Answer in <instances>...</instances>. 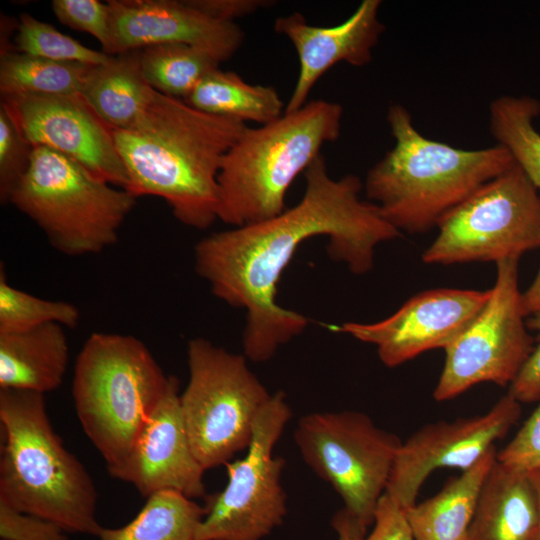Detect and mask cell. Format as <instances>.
Returning a JSON list of instances; mask_svg holds the SVG:
<instances>
[{
	"label": "cell",
	"instance_id": "6da1fadb",
	"mask_svg": "<svg viewBox=\"0 0 540 540\" xmlns=\"http://www.w3.org/2000/svg\"><path fill=\"white\" fill-rule=\"evenodd\" d=\"M304 177V194L293 207L257 223L212 233L194 248L195 270L212 293L246 311L242 345L244 356L254 362L271 359L309 323L276 299L282 273L304 241L328 237L329 256L363 275L373 268L377 246L401 235L375 204L361 199L360 178H332L322 154Z\"/></svg>",
	"mask_w": 540,
	"mask_h": 540
},
{
	"label": "cell",
	"instance_id": "7a4b0ae2",
	"mask_svg": "<svg viewBox=\"0 0 540 540\" xmlns=\"http://www.w3.org/2000/svg\"><path fill=\"white\" fill-rule=\"evenodd\" d=\"M247 127L154 90L134 123L112 129L128 175L125 190L160 197L179 222L207 229L218 219L223 158Z\"/></svg>",
	"mask_w": 540,
	"mask_h": 540
},
{
	"label": "cell",
	"instance_id": "3957f363",
	"mask_svg": "<svg viewBox=\"0 0 540 540\" xmlns=\"http://www.w3.org/2000/svg\"><path fill=\"white\" fill-rule=\"evenodd\" d=\"M394 146L365 177L367 200L399 232L425 233L514 164L504 147L461 149L422 135L401 104L387 110Z\"/></svg>",
	"mask_w": 540,
	"mask_h": 540
},
{
	"label": "cell",
	"instance_id": "277c9868",
	"mask_svg": "<svg viewBox=\"0 0 540 540\" xmlns=\"http://www.w3.org/2000/svg\"><path fill=\"white\" fill-rule=\"evenodd\" d=\"M0 499L68 533L98 536L97 491L48 417L44 394L0 389Z\"/></svg>",
	"mask_w": 540,
	"mask_h": 540
},
{
	"label": "cell",
	"instance_id": "5b68a950",
	"mask_svg": "<svg viewBox=\"0 0 540 540\" xmlns=\"http://www.w3.org/2000/svg\"><path fill=\"white\" fill-rule=\"evenodd\" d=\"M343 107L314 99L256 128L247 127L223 158L218 175L222 222L240 227L282 213L287 191L341 134Z\"/></svg>",
	"mask_w": 540,
	"mask_h": 540
},
{
	"label": "cell",
	"instance_id": "8992f818",
	"mask_svg": "<svg viewBox=\"0 0 540 540\" xmlns=\"http://www.w3.org/2000/svg\"><path fill=\"white\" fill-rule=\"evenodd\" d=\"M173 377L132 335L95 332L87 338L75 362L72 395L81 427L109 473L126 460Z\"/></svg>",
	"mask_w": 540,
	"mask_h": 540
},
{
	"label": "cell",
	"instance_id": "52a82bcc",
	"mask_svg": "<svg viewBox=\"0 0 540 540\" xmlns=\"http://www.w3.org/2000/svg\"><path fill=\"white\" fill-rule=\"evenodd\" d=\"M136 200L71 158L34 147L28 171L9 203L44 232L55 250L76 257L114 245Z\"/></svg>",
	"mask_w": 540,
	"mask_h": 540
},
{
	"label": "cell",
	"instance_id": "ba28073f",
	"mask_svg": "<svg viewBox=\"0 0 540 540\" xmlns=\"http://www.w3.org/2000/svg\"><path fill=\"white\" fill-rule=\"evenodd\" d=\"M247 360L204 338L188 341L189 379L179 404L192 450L205 471L248 448L258 414L271 398Z\"/></svg>",
	"mask_w": 540,
	"mask_h": 540
},
{
	"label": "cell",
	"instance_id": "9c48e42d",
	"mask_svg": "<svg viewBox=\"0 0 540 540\" xmlns=\"http://www.w3.org/2000/svg\"><path fill=\"white\" fill-rule=\"evenodd\" d=\"M426 264L499 262L540 247V193L514 164L438 223Z\"/></svg>",
	"mask_w": 540,
	"mask_h": 540
},
{
	"label": "cell",
	"instance_id": "30bf717a",
	"mask_svg": "<svg viewBox=\"0 0 540 540\" xmlns=\"http://www.w3.org/2000/svg\"><path fill=\"white\" fill-rule=\"evenodd\" d=\"M294 440L305 463L338 493L343 508L371 525L403 441L358 411L306 414Z\"/></svg>",
	"mask_w": 540,
	"mask_h": 540
},
{
	"label": "cell",
	"instance_id": "8fae6325",
	"mask_svg": "<svg viewBox=\"0 0 540 540\" xmlns=\"http://www.w3.org/2000/svg\"><path fill=\"white\" fill-rule=\"evenodd\" d=\"M291 416L285 394H272L255 421L246 455L225 464L228 482L209 496L196 540H261L282 524L285 461L273 450Z\"/></svg>",
	"mask_w": 540,
	"mask_h": 540
},
{
	"label": "cell",
	"instance_id": "7c38bea8",
	"mask_svg": "<svg viewBox=\"0 0 540 540\" xmlns=\"http://www.w3.org/2000/svg\"><path fill=\"white\" fill-rule=\"evenodd\" d=\"M519 258L496 263L490 297L478 315L445 350V362L433 392L436 401L450 400L470 387L491 382L511 385L535 345L521 307Z\"/></svg>",
	"mask_w": 540,
	"mask_h": 540
},
{
	"label": "cell",
	"instance_id": "4fadbf2b",
	"mask_svg": "<svg viewBox=\"0 0 540 540\" xmlns=\"http://www.w3.org/2000/svg\"><path fill=\"white\" fill-rule=\"evenodd\" d=\"M521 413V403L507 393L484 414L423 426L402 442L385 493L407 510L431 473L446 467L469 469L509 432Z\"/></svg>",
	"mask_w": 540,
	"mask_h": 540
},
{
	"label": "cell",
	"instance_id": "5bb4252c",
	"mask_svg": "<svg viewBox=\"0 0 540 540\" xmlns=\"http://www.w3.org/2000/svg\"><path fill=\"white\" fill-rule=\"evenodd\" d=\"M33 147H46L79 163L95 177L125 189L128 175L112 129L80 94L1 97Z\"/></svg>",
	"mask_w": 540,
	"mask_h": 540
},
{
	"label": "cell",
	"instance_id": "9a60e30c",
	"mask_svg": "<svg viewBox=\"0 0 540 540\" xmlns=\"http://www.w3.org/2000/svg\"><path fill=\"white\" fill-rule=\"evenodd\" d=\"M489 297L490 289H431L412 296L381 321L347 322L334 329L375 345L381 362L392 368L428 350L448 347Z\"/></svg>",
	"mask_w": 540,
	"mask_h": 540
},
{
	"label": "cell",
	"instance_id": "2e32d148",
	"mask_svg": "<svg viewBox=\"0 0 540 540\" xmlns=\"http://www.w3.org/2000/svg\"><path fill=\"white\" fill-rule=\"evenodd\" d=\"M111 42L107 55L169 43L200 48L220 63L241 47L244 32L235 22L200 12L187 0H109Z\"/></svg>",
	"mask_w": 540,
	"mask_h": 540
},
{
	"label": "cell",
	"instance_id": "e0dca14e",
	"mask_svg": "<svg viewBox=\"0 0 540 540\" xmlns=\"http://www.w3.org/2000/svg\"><path fill=\"white\" fill-rule=\"evenodd\" d=\"M179 383L171 385L153 410L126 460L109 473L143 496L173 490L194 499L206 495L204 468L197 460L179 404Z\"/></svg>",
	"mask_w": 540,
	"mask_h": 540
},
{
	"label": "cell",
	"instance_id": "ac0fdd59",
	"mask_svg": "<svg viewBox=\"0 0 540 540\" xmlns=\"http://www.w3.org/2000/svg\"><path fill=\"white\" fill-rule=\"evenodd\" d=\"M381 3L363 0L344 22L330 27L311 25L300 12L275 19V32L290 40L299 62L298 77L285 112L303 107L317 81L337 63L363 67L372 61L373 49L385 30L379 19Z\"/></svg>",
	"mask_w": 540,
	"mask_h": 540
},
{
	"label": "cell",
	"instance_id": "d6986e66",
	"mask_svg": "<svg viewBox=\"0 0 540 540\" xmlns=\"http://www.w3.org/2000/svg\"><path fill=\"white\" fill-rule=\"evenodd\" d=\"M540 511L529 473L496 460L477 502L467 540H533Z\"/></svg>",
	"mask_w": 540,
	"mask_h": 540
},
{
	"label": "cell",
	"instance_id": "ffe728a7",
	"mask_svg": "<svg viewBox=\"0 0 540 540\" xmlns=\"http://www.w3.org/2000/svg\"><path fill=\"white\" fill-rule=\"evenodd\" d=\"M68 362L69 345L60 324L0 332V389L51 392L62 384Z\"/></svg>",
	"mask_w": 540,
	"mask_h": 540
},
{
	"label": "cell",
	"instance_id": "44dd1931",
	"mask_svg": "<svg viewBox=\"0 0 540 540\" xmlns=\"http://www.w3.org/2000/svg\"><path fill=\"white\" fill-rule=\"evenodd\" d=\"M496 460L495 446L436 495L405 510L415 540H467L482 486Z\"/></svg>",
	"mask_w": 540,
	"mask_h": 540
},
{
	"label": "cell",
	"instance_id": "7402d4cb",
	"mask_svg": "<svg viewBox=\"0 0 540 540\" xmlns=\"http://www.w3.org/2000/svg\"><path fill=\"white\" fill-rule=\"evenodd\" d=\"M154 90L143 76L136 50L94 65L80 95L111 129H123L145 111Z\"/></svg>",
	"mask_w": 540,
	"mask_h": 540
},
{
	"label": "cell",
	"instance_id": "603a6c76",
	"mask_svg": "<svg viewBox=\"0 0 540 540\" xmlns=\"http://www.w3.org/2000/svg\"><path fill=\"white\" fill-rule=\"evenodd\" d=\"M184 101L208 114L259 125L268 124L285 112L274 87L248 83L237 73L220 68L209 72Z\"/></svg>",
	"mask_w": 540,
	"mask_h": 540
},
{
	"label": "cell",
	"instance_id": "cb8c5ba5",
	"mask_svg": "<svg viewBox=\"0 0 540 540\" xmlns=\"http://www.w3.org/2000/svg\"><path fill=\"white\" fill-rule=\"evenodd\" d=\"M205 508L184 494L164 490L147 497L138 514L117 528L102 527L99 540H196Z\"/></svg>",
	"mask_w": 540,
	"mask_h": 540
},
{
	"label": "cell",
	"instance_id": "d4e9b609",
	"mask_svg": "<svg viewBox=\"0 0 540 540\" xmlns=\"http://www.w3.org/2000/svg\"><path fill=\"white\" fill-rule=\"evenodd\" d=\"M93 66L11 51L0 57L1 97L81 94Z\"/></svg>",
	"mask_w": 540,
	"mask_h": 540
},
{
	"label": "cell",
	"instance_id": "484cf974",
	"mask_svg": "<svg viewBox=\"0 0 540 540\" xmlns=\"http://www.w3.org/2000/svg\"><path fill=\"white\" fill-rule=\"evenodd\" d=\"M540 102L530 96L503 95L489 106L490 133L540 193V133L533 121Z\"/></svg>",
	"mask_w": 540,
	"mask_h": 540
},
{
	"label": "cell",
	"instance_id": "4316f807",
	"mask_svg": "<svg viewBox=\"0 0 540 540\" xmlns=\"http://www.w3.org/2000/svg\"><path fill=\"white\" fill-rule=\"evenodd\" d=\"M143 76L156 91L185 100L220 62L208 52L187 44L169 43L140 50Z\"/></svg>",
	"mask_w": 540,
	"mask_h": 540
},
{
	"label": "cell",
	"instance_id": "83f0119b",
	"mask_svg": "<svg viewBox=\"0 0 540 540\" xmlns=\"http://www.w3.org/2000/svg\"><path fill=\"white\" fill-rule=\"evenodd\" d=\"M80 311L72 303L47 300L7 282L5 270H0V332L20 331L48 323L74 328Z\"/></svg>",
	"mask_w": 540,
	"mask_h": 540
},
{
	"label": "cell",
	"instance_id": "f1b7e54d",
	"mask_svg": "<svg viewBox=\"0 0 540 540\" xmlns=\"http://www.w3.org/2000/svg\"><path fill=\"white\" fill-rule=\"evenodd\" d=\"M14 40L17 52L55 61L100 65L111 57L84 46L28 13L20 15Z\"/></svg>",
	"mask_w": 540,
	"mask_h": 540
},
{
	"label": "cell",
	"instance_id": "f546056e",
	"mask_svg": "<svg viewBox=\"0 0 540 540\" xmlns=\"http://www.w3.org/2000/svg\"><path fill=\"white\" fill-rule=\"evenodd\" d=\"M33 146L17 126L6 104L0 103V201L8 204L10 196L25 176Z\"/></svg>",
	"mask_w": 540,
	"mask_h": 540
},
{
	"label": "cell",
	"instance_id": "4dcf8cb0",
	"mask_svg": "<svg viewBox=\"0 0 540 540\" xmlns=\"http://www.w3.org/2000/svg\"><path fill=\"white\" fill-rule=\"evenodd\" d=\"M54 15L64 25L95 37L106 54L111 42V16L108 3L98 0H53Z\"/></svg>",
	"mask_w": 540,
	"mask_h": 540
},
{
	"label": "cell",
	"instance_id": "1f68e13d",
	"mask_svg": "<svg viewBox=\"0 0 540 540\" xmlns=\"http://www.w3.org/2000/svg\"><path fill=\"white\" fill-rule=\"evenodd\" d=\"M58 524L17 510L0 499L1 540H69Z\"/></svg>",
	"mask_w": 540,
	"mask_h": 540
},
{
	"label": "cell",
	"instance_id": "d6a6232c",
	"mask_svg": "<svg viewBox=\"0 0 540 540\" xmlns=\"http://www.w3.org/2000/svg\"><path fill=\"white\" fill-rule=\"evenodd\" d=\"M497 461L524 473L540 470V403L513 439L497 452Z\"/></svg>",
	"mask_w": 540,
	"mask_h": 540
},
{
	"label": "cell",
	"instance_id": "836d02e7",
	"mask_svg": "<svg viewBox=\"0 0 540 540\" xmlns=\"http://www.w3.org/2000/svg\"><path fill=\"white\" fill-rule=\"evenodd\" d=\"M373 523L365 540H415L405 510L386 493L378 502Z\"/></svg>",
	"mask_w": 540,
	"mask_h": 540
},
{
	"label": "cell",
	"instance_id": "e575fe53",
	"mask_svg": "<svg viewBox=\"0 0 540 540\" xmlns=\"http://www.w3.org/2000/svg\"><path fill=\"white\" fill-rule=\"evenodd\" d=\"M527 328L538 332L537 344L520 373L509 387V394L520 403L540 400V312L526 318Z\"/></svg>",
	"mask_w": 540,
	"mask_h": 540
},
{
	"label": "cell",
	"instance_id": "d590c367",
	"mask_svg": "<svg viewBox=\"0 0 540 540\" xmlns=\"http://www.w3.org/2000/svg\"><path fill=\"white\" fill-rule=\"evenodd\" d=\"M200 12L211 18L235 22L236 19L252 15L260 9L272 5L268 0H187ZM236 23V22H235Z\"/></svg>",
	"mask_w": 540,
	"mask_h": 540
},
{
	"label": "cell",
	"instance_id": "8d00e7d4",
	"mask_svg": "<svg viewBox=\"0 0 540 540\" xmlns=\"http://www.w3.org/2000/svg\"><path fill=\"white\" fill-rule=\"evenodd\" d=\"M337 540H365L367 526L345 508L332 518Z\"/></svg>",
	"mask_w": 540,
	"mask_h": 540
},
{
	"label": "cell",
	"instance_id": "74e56055",
	"mask_svg": "<svg viewBox=\"0 0 540 540\" xmlns=\"http://www.w3.org/2000/svg\"><path fill=\"white\" fill-rule=\"evenodd\" d=\"M521 307L526 318L540 312V268L533 282L521 295Z\"/></svg>",
	"mask_w": 540,
	"mask_h": 540
},
{
	"label": "cell",
	"instance_id": "f35d334b",
	"mask_svg": "<svg viewBox=\"0 0 540 540\" xmlns=\"http://www.w3.org/2000/svg\"><path fill=\"white\" fill-rule=\"evenodd\" d=\"M530 479L537 494L539 511H540V470L529 473Z\"/></svg>",
	"mask_w": 540,
	"mask_h": 540
},
{
	"label": "cell",
	"instance_id": "ab89813d",
	"mask_svg": "<svg viewBox=\"0 0 540 540\" xmlns=\"http://www.w3.org/2000/svg\"><path fill=\"white\" fill-rule=\"evenodd\" d=\"M533 540H540V531H539V533L533 538Z\"/></svg>",
	"mask_w": 540,
	"mask_h": 540
}]
</instances>
